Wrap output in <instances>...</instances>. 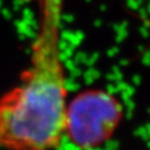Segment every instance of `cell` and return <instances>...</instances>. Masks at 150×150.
I'll return each instance as SVG.
<instances>
[{
    "instance_id": "6da1fadb",
    "label": "cell",
    "mask_w": 150,
    "mask_h": 150,
    "mask_svg": "<svg viewBox=\"0 0 150 150\" xmlns=\"http://www.w3.org/2000/svg\"><path fill=\"white\" fill-rule=\"evenodd\" d=\"M62 0H39L30 64L20 82L0 96V147L56 150L64 137L68 89L60 37Z\"/></svg>"
},
{
    "instance_id": "7a4b0ae2",
    "label": "cell",
    "mask_w": 150,
    "mask_h": 150,
    "mask_svg": "<svg viewBox=\"0 0 150 150\" xmlns=\"http://www.w3.org/2000/svg\"><path fill=\"white\" fill-rule=\"evenodd\" d=\"M122 117V105L111 92L82 90L68 100L64 137L78 149H96L112 137Z\"/></svg>"
}]
</instances>
